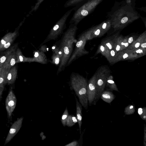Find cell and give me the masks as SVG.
I'll use <instances>...</instances> for the list:
<instances>
[{
  "mask_svg": "<svg viewBox=\"0 0 146 146\" xmlns=\"http://www.w3.org/2000/svg\"><path fill=\"white\" fill-rule=\"evenodd\" d=\"M140 47L146 48V42H145L142 43L140 45Z\"/></svg>",
  "mask_w": 146,
  "mask_h": 146,
  "instance_id": "cell-29",
  "label": "cell"
},
{
  "mask_svg": "<svg viewBox=\"0 0 146 146\" xmlns=\"http://www.w3.org/2000/svg\"><path fill=\"white\" fill-rule=\"evenodd\" d=\"M74 40V39L68 40L64 42L60 45V47L62 48L63 50V55L58 69V73L61 72L65 68L72 53Z\"/></svg>",
  "mask_w": 146,
  "mask_h": 146,
  "instance_id": "cell-4",
  "label": "cell"
},
{
  "mask_svg": "<svg viewBox=\"0 0 146 146\" xmlns=\"http://www.w3.org/2000/svg\"><path fill=\"white\" fill-rule=\"evenodd\" d=\"M110 70L107 66H101L95 73L96 87V104L100 98L101 94L104 90L107 78L110 74Z\"/></svg>",
  "mask_w": 146,
  "mask_h": 146,
  "instance_id": "cell-2",
  "label": "cell"
},
{
  "mask_svg": "<svg viewBox=\"0 0 146 146\" xmlns=\"http://www.w3.org/2000/svg\"><path fill=\"white\" fill-rule=\"evenodd\" d=\"M142 110V112L140 116L142 119L145 121L146 120V107L143 108Z\"/></svg>",
  "mask_w": 146,
  "mask_h": 146,
  "instance_id": "cell-24",
  "label": "cell"
},
{
  "mask_svg": "<svg viewBox=\"0 0 146 146\" xmlns=\"http://www.w3.org/2000/svg\"><path fill=\"white\" fill-rule=\"evenodd\" d=\"M134 36H130L128 39V42L129 44L132 43L136 39H134Z\"/></svg>",
  "mask_w": 146,
  "mask_h": 146,
  "instance_id": "cell-27",
  "label": "cell"
},
{
  "mask_svg": "<svg viewBox=\"0 0 146 146\" xmlns=\"http://www.w3.org/2000/svg\"><path fill=\"white\" fill-rule=\"evenodd\" d=\"M106 86L110 90H114L119 92L117 86L113 80V76L111 74L107 78Z\"/></svg>",
  "mask_w": 146,
  "mask_h": 146,
  "instance_id": "cell-13",
  "label": "cell"
},
{
  "mask_svg": "<svg viewBox=\"0 0 146 146\" xmlns=\"http://www.w3.org/2000/svg\"><path fill=\"white\" fill-rule=\"evenodd\" d=\"M5 106L7 115L9 118L11 116L16 105L17 99L12 90L7 95L5 100Z\"/></svg>",
  "mask_w": 146,
  "mask_h": 146,
  "instance_id": "cell-7",
  "label": "cell"
},
{
  "mask_svg": "<svg viewBox=\"0 0 146 146\" xmlns=\"http://www.w3.org/2000/svg\"><path fill=\"white\" fill-rule=\"evenodd\" d=\"M145 42H146L145 34L140 36L134 41L127 49L131 50L137 48L140 46L141 43Z\"/></svg>",
  "mask_w": 146,
  "mask_h": 146,
  "instance_id": "cell-12",
  "label": "cell"
},
{
  "mask_svg": "<svg viewBox=\"0 0 146 146\" xmlns=\"http://www.w3.org/2000/svg\"><path fill=\"white\" fill-rule=\"evenodd\" d=\"M117 38L121 46L120 51L127 49L129 44L128 42V38H123L121 36H117Z\"/></svg>",
  "mask_w": 146,
  "mask_h": 146,
  "instance_id": "cell-15",
  "label": "cell"
},
{
  "mask_svg": "<svg viewBox=\"0 0 146 146\" xmlns=\"http://www.w3.org/2000/svg\"><path fill=\"white\" fill-rule=\"evenodd\" d=\"M2 88H0V99L1 98L2 94V92L3 90Z\"/></svg>",
  "mask_w": 146,
  "mask_h": 146,
  "instance_id": "cell-36",
  "label": "cell"
},
{
  "mask_svg": "<svg viewBox=\"0 0 146 146\" xmlns=\"http://www.w3.org/2000/svg\"><path fill=\"white\" fill-rule=\"evenodd\" d=\"M132 52L136 54L139 57L145 55L146 54V49L139 47L131 50Z\"/></svg>",
  "mask_w": 146,
  "mask_h": 146,
  "instance_id": "cell-20",
  "label": "cell"
},
{
  "mask_svg": "<svg viewBox=\"0 0 146 146\" xmlns=\"http://www.w3.org/2000/svg\"><path fill=\"white\" fill-rule=\"evenodd\" d=\"M76 118L78 124L80 133L81 134L82 119V105L79 102L76 98Z\"/></svg>",
  "mask_w": 146,
  "mask_h": 146,
  "instance_id": "cell-10",
  "label": "cell"
},
{
  "mask_svg": "<svg viewBox=\"0 0 146 146\" xmlns=\"http://www.w3.org/2000/svg\"><path fill=\"white\" fill-rule=\"evenodd\" d=\"M11 78V73H9L7 76V79L9 80H10Z\"/></svg>",
  "mask_w": 146,
  "mask_h": 146,
  "instance_id": "cell-34",
  "label": "cell"
},
{
  "mask_svg": "<svg viewBox=\"0 0 146 146\" xmlns=\"http://www.w3.org/2000/svg\"><path fill=\"white\" fill-rule=\"evenodd\" d=\"M86 40L87 39L84 34L80 36L76 44L75 50L70 59L69 60L67 65H68L70 64L77 57L88 53V52L85 50L84 48Z\"/></svg>",
  "mask_w": 146,
  "mask_h": 146,
  "instance_id": "cell-5",
  "label": "cell"
},
{
  "mask_svg": "<svg viewBox=\"0 0 146 146\" xmlns=\"http://www.w3.org/2000/svg\"><path fill=\"white\" fill-rule=\"evenodd\" d=\"M78 122L76 118L73 115H68L66 121V125L71 127Z\"/></svg>",
  "mask_w": 146,
  "mask_h": 146,
  "instance_id": "cell-18",
  "label": "cell"
},
{
  "mask_svg": "<svg viewBox=\"0 0 146 146\" xmlns=\"http://www.w3.org/2000/svg\"><path fill=\"white\" fill-rule=\"evenodd\" d=\"M115 37H108L103 40L102 42L106 48L110 50L113 48Z\"/></svg>",
  "mask_w": 146,
  "mask_h": 146,
  "instance_id": "cell-14",
  "label": "cell"
},
{
  "mask_svg": "<svg viewBox=\"0 0 146 146\" xmlns=\"http://www.w3.org/2000/svg\"><path fill=\"white\" fill-rule=\"evenodd\" d=\"M78 143L76 141H73L70 143L66 145L65 146H78Z\"/></svg>",
  "mask_w": 146,
  "mask_h": 146,
  "instance_id": "cell-26",
  "label": "cell"
},
{
  "mask_svg": "<svg viewBox=\"0 0 146 146\" xmlns=\"http://www.w3.org/2000/svg\"><path fill=\"white\" fill-rule=\"evenodd\" d=\"M44 0H37L36 3L34 6L33 10L35 11H36L38 8Z\"/></svg>",
  "mask_w": 146,
  "mask_h": 146,
  "instance_id": "cell-23",
  "label": "cell"
},
{
  "mask_svg": "<svg viewBox=\"0 0 146 146\" xmlns=\"http://www.w3.org/2000/svg\"><path fill=\"white\" fill-rule=\"evenodd\" d=\"M135 111V106L133 105H129L125 108L124 112L125 115H129L133 114Z\"/></svg>",
  "mask_w": 146,
  "mask_h": 146,
  "instance_id": "cell-21",
  "label": "cell"
},
{
  "mask_svg": "<svg viewBox=\"0 0 146 146\" xmlns=\"http://www.w3.org/2000/svg\"><path fill=\"white\" fill-rule=\"evenodd\" d=\"M100 98L104 101L110 104L115 99V96L111 92L104 91L101 94Z\"/></svg>",
  "mask_w": 146,
  "mask_h": 146,
  "instance_id": "cell-11",
  "label": "cell"
},
{
  "mask_svg": "<svg viewBox=\"0 0 146 146\" xmlns=\"http://www.w3.org/2000/svg\"><path fill=\"white\" fill-rule=\"evenodd\" d=\"M1 42L2 44H5L6 43V42L3 40H1Z\"/></svg>",
  "mask_w": 146,
  "mask_h": 146,
  "instance_id": "cell-38",
  "label": "cell"
},
{
  "mask_svg": "<svg viewBox=\"0 0 146 146\" xmlns=\"http://www.w3.org/2000/svg\"><path fill=\"white\" fill-rule=\"evenodd\" d=\"M71 84L78 97L81 105L86 110L88 106L87 93L88 82L86 79L78 74H72L71 77Z\"/></svg>",
  "mask_w": 146,
  "mask_h": 146,
  "instance_id": "cell-1",
  "label": "cell"
},
{
  "mask_svg": "<svg viewBox=\"0 0 146 146\" xmlns=\"http://www.w3.org/2000/svg\"><path fill=\"white\" fill-rule=\"evenodd\" d=\"M34 57V58L36 59L35 60L36 62L42 64L46 63L47 60L45 55L42 52H36L35 53Z\"/></svg>",
  "mask_w": 146,
  "mask_h": 146,
  "instance_id": "cell-16",
  "label": "cell"
},
{
  "mask_svg": "<svg viewBox=\"0 0 146 146\" xmlns=\"http://www.w3.org/2000/svg\"><path fill=\"white\" fill-rule=\"evenodd\" d=\"M10 45V44L9 42H8L6 44H5L4 45V47L6 48H8Z\"/></svg>",
  "mask_w": 146,
  "mask_h": 146,
  "instance_id": "cell-33",
  "label": "cell"
},
{
  "mask_svg": "<svg viewBox=\"0 0 146 146\" xmlns=\"http://www.w3.org/2000/svg\"><path fill=\"white\" fill-rule=\"evenodd\" d=\"M128 20V18L126 17L123 18L121 20V22L122 23H125Z\"/></svg>",
  "mask_w": 146,
  "mask_h": 146,
  "instance_id": "cell-28",
  "label": "cell"
},
{
  "mask_svg": "<svg viewBox=\"0 0 146 146\" xmlns=\"http://www.w3.org/2000/svg\"><path fill=\"white\" fill-rule=\"evenodd\" d=\"M139 57L133 53L131 50L126 49L117 52L115 62L120 60H133Z\"/></svg>",
  "mask_w": 146,
  "mask_h": 146,
  "instance_id": "cell-9",
  "label": "cell"
},
{
  "mask_svg": "<svg viewBox=\"0 0 146 146\" xmlns=\"http://www.w3.org/2000/svg\"><path fill=\"white\" fill-rule=\"evenodd\" d=\"M96 75L95 73L90 80L87 88V93L89 106L92 104L95 105L96 95Z\"/></svg>",
  "mask_w": 146,
  "mask_h": 146,
  "instance_id": "cell-6",
  "label": "cell"
},
{
  "mask_svg": "<svg viewBox=\"0 0 146 146\" xmlns=\"http://www.w3.org/2000/svg\"><path fill=\"white\" fill-rule=\"evenodd\" d=\"M143 111L142 108H140L138 109V113L140 116L141 115Z\"/></svg>",
  "mask_w": 146,
  "mask_h": 146,
  "instance_id": "cell-32",
  "label": "cell"
},
{
  "mask_svg": "<svg viewBox=\"0 0 146 146\" xmlns=\"http://www.w3.org/2000/svg\"><path fill=\"white\" fill-rule=\"evenodd\" d=\"M15 63V60L14 59L12 58L11 61V66H13Z\"/></svg>",
  "mask_w": 146,
  "mask_h": 146,
  "instance_id": "cell-31",
  "label": "cell"
},
{
  "mask_svg": "<svg viewBox=\"0 0 146 146\" xmlns=\"http://www.w3.org/2000/svg\"><path fill=\"white\" fill-rule=\"evenodd\" d=\"M74 8L67 11L51 29L43 44L51 40H54L63 32L66 26V22Z\"/></svg>",
  "mask_w": 146,
  "mask_h": 146,
  "instance_id": "cell-3",
  "label": "cell"
},
{
  "mask_svg": "<svg viewBox=\"0 0 146 146\" xmlns=\"http://www.w3.org/2000/svg\"><path fill=\"white\" fill-rule=\"evenodd\" d=\"M6 58L5 56L1 57L0 59V62L1 63H3L5 60Z\"/></svg>",
  "mask_w": 146,
  "mask_h": 146,
  "instance_id": "cell-30",
  "label": "cell"
},
{
  "mask_svg": "<svg viewBox=\"0 0 146 146\" xmlns=\"http://www.w3.org/2000/svg\"><path fill=\"white\" fill-rule=\"evenodd\" d=\"M106 25H107L106 23H104L103 25L102 26V29H105L106 28Z\"/></svg>",
  "mask_w": 146,
  "mask_h": 146,
  "instance_id": "cell-35",
  "label": "cell"
},
{
  "mask_svg": "<svg viewBox=\"0 0 146 146\" xmlns=\"http://www.w3.org/2000/svg\"><path fill=\"white\" fill-rule=\"evenodd\" d=\"M19 59L22 62L23 61V58L21 56H19Z\"/></svg>",
  "mask_w": 146,
  "mask_h": 146,
  "instance_id": "cell-39",
  "label": "cell"
},
{
  "mask_svg": "<svg viewBox=\"0 0 146 146\" xmlns=\"http://www.w3.org/2000/svg\"><path fill=\"white\" fill-rule=\"evenodd\" d=\"M110 50L105 46L103 44L102 42L99 46L96 53H101L106 57L109 53Z\"/></svg>",
  "mask_w": 146,
  "mask_h": 146,
  "instance_id": "cell-19",
  "label": "cell"
},
{
  "mask_svg": "<svg viewBox=\"0 0 146 146\" xmlns=\"http://www.w3.org/2000/svg\"><path fill=\"white\" fill-rule=\"evenodd\" d=\"M144 125L143 145L144 146H146V127L145 124H144Z\"/></svg>",
  "mask_w": 146,
  "mask_h": 146,
  "instance_id": "cell-25",
  "label": "cell"
},
{
  "mask_svg": "<svg viewBox=\"0 0 146 146\" xmlns=\"http://www.w3.org/2000/svg\"><path fill=\"white\" fill-rule=\"evenodd\" d=\"M3 81V79L2 78L0 77V84L2 83Z\"/></svg>",
  "mask_w": 146,
  "mask_h": 146,
  "instance_id": "cell-37",
  "label": "cell"
},
{
  "mask_svg": "<svg viewBox=\"0 0 146 146\" xmlns=\"http://www.w3.org/2000/svg\"><path fill=\"white\" fill-rule=\"evenodd\" d=\"M68 115V111L67 108L66 107L62 115L61 119L62 124L64 126H65L66 125V121Z\"/></svg>",
  "mask_w": 146,
  "mask_h": 146,
  "instance_id": "cell-22",
  "label": "cell"
},
{
  "mask_svg": "<svg viewBox=\"0 0 146 146\" xmlns=\"http://www.w3.org/2000/svg\"><path fill=\"white\" fill-rule=\"evenodd\" d=\"M23 119V117L19 118L12 125L5 139L4 145L10 142L18 132L21 127Z\"/></svg>",
  "mask_w": 146,
  "mask_h": 146,
  "instance_id": "cell-8",
  "label": "cell"
},
{
  "mask_svg": "<svg viewBox=\"0 0 146 146\" xmlns=\"http://www.w3.org/2000/svg\"><path fill=\"white\" fill-rule=\"evenodd\" d=\"M117 53L114 49H112L110 50L109 53L106 58L110 63H115Z\"/></svg>",
  "mask_w": 146,
  "mask_h": 146,
  "instance_id": "cell-17",
  "label": "cell"
}]
</instances>
